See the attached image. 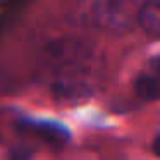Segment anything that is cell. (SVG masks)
<instances>
[{
  "instance_id": "3",
  "label": "cell",
  "mask_w": 160,
  "mask_h": 160,
  "mask_svg": "<svg viewBox=\"0 0 160 160\" xmlns=\"http://www.w3.org/2000/svg\"><path fill=\"white\" fill-rule=\"evenodd\" d=\"M141 29L152 38H160V0H146L138 11Z\"/></svg>"
},
{
  "instance_id": "1",
  "label": "cell",
  "mask_w": 160,
  "mask_h": 160,
  "mask_svg": "<svg viewBox=\"0 0 160 160\" xmlns=\"http://www.w3.org/2000/svg\"><path fill=\"white\" fill-rule=\"evenodd\" d=\"M90 48L74 38H57L42 48L40 64L53 78V93L64 100H76L88 93V86L78 79L90 59Z\"/></svg>"
},
{
  "instance_id": "4",
  "label": "cell",
  "mask_w": 160,
  "mask_h": 160,
  "mask_svg": "<svg viewBox=\"0 0 160 160\" xmlns=\"http://www.w3.org/2000/svg\"><path fill=\"white\" fill-rule=\"evenodd\" d=\"M134 91L141 100L153 102L160 98V81L148 74H141L134 81Z\"/></svg>"
},
{
  "instance_id": "6",
  "label": "cell",
  "mask_w": 160,
  "mask_h": 160,
  "mask_svg": "<svg viewBox=\"0 0 160 160\" xmlns=\"http://www.w3.org/2000/svg\"><path fill=\"white\" fill-rule=\"evenodd\" d=\"M153 152H155L157 157H160V134L155 138V141H153Z\"/></svg>"
},
{
  "instance_id": "2",
  "label": "cell",
  "mask_w": 160,
  "mask_h": 160,
  "mask_svg": "<svg viewBox=\"0 0 160 160\" xmlns=\"http://www.w3.org/2000/svg\"><path fill=\"white\" fill-rule=\"evenodd\" d=\"M90 16L100 28L124 29L132 21V0H93Z\"/></svg>"
},
{
  "instance_id": "5",
  "label": "cell",
  "mask_w": 160,
  "mask_h": 160,
  "mask_svg": "<svg viewBox=\"0 0 160 160\" xmlns=\"http://www.w3.org/2000/svg\"><path fill=\"white\" fill-rule=\"evenodd\" d=\"M150 67H152L155 78L160 81V55H158V57H153V59L150 60Z\"/></svg>"
}]
</instances>
